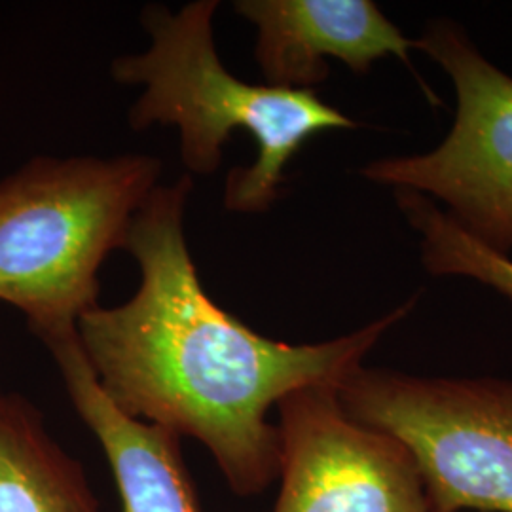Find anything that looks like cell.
<instances>
[{"label": "cell", "instance_id": "cell-6", "mask_svg": "<svg viewBox=\"0 0 512 512\" xmlns=\"http://www.w3.org/2000/svg\"><path fill=\"white\" fill-rule=\"evenodd\" d=\"M275 408L274 512H440L408 446L351 420L338 387H304Z\"/></svg>", "mask_w": 512, "mask_h": 512}, {"label": "cell", "instance_id": "cell-9", "mask_svg": "<svg viewBox=\"0 0 512 512\" xmlns=\"http://www.w3.org/2000/svg\"><path fill=\"white\" fill-rule=\"evenodd\" d=\"M0 512H101L86 471L42 412L0 385Z\"/></svg>", "mask_w": 512, "mask_h": 512}, {"label": "cell", "instance_id": "cell-5", "mask_svg": "<svg viewBox=\"0 0 512 512\" xmlns=\"http://www.w3.org/2000/svg\"><path fill=\"white\" fill-rule=\"evenodd\" d=\"M418 50L450 76L458 109L439 147L366 164L361 175L391 190H414L501 255L512 251V76L490 63L452 19L429 21Z\"/></svg>", "mask_w": 512, "mask_h": 512}, {"label": "cell", "instance_id": "cell-2", "mask_svg": "<svg viewBox=\"0 0 512 512\" xmlns=\"http://www.w3.org/2000/svg\"><path fill=\"white\" fill-rule=\"evenodd\" d=\"M219 0H194L171 12L143 8L150 46L116 57L110 76L141 86L129 109L133 131L173 126L181 137L188 175H215L234 131H247L258 147L255 164L236 167L224 184L232 213H264L279 198L285 169L313 135L359 129V122L323 101L315 90H291L245 82L230 73L215 48L213 18Z\"/></svg>", "mask_w": 512, "mask_h": 512}, {"label": "cell", "instance_id": "cell-8", "mask_svg": "<svg viewBox=\"0 0 512 512\" xmlns=\"http://www.w3.org/2000/svg\"><path fill=\"white\" fill-rule=\"evenodd\" d=\"M40 342L59 368L74 410L107 456L122 512H202L184 463L181 437L131 418L110 401L82 351L76 329Z\"/></svg>", "mask_w": 512, "mask_h": 512}, {"label": "cell", "instance_id": "cell-7", "mask_svg": "<svg viewBox=\"0 0 512 512\" xmlns=\"http://www.w3.org/2000/svg\"><path fill=\"white\" fill-rule=\"evenodd\" d=\"M234 10L256 27L255 59L270 86L315 90L329 78L327 57L366 74L378 59L395 55L427 101L442 105L414 69L416 38L404 37L372 0H239Z\"/></svg>", "mask_w": 512, "mask_h": 512}, {"label": "cell", "instance_id": "cell-3", "mask_svg": "<svg viewBox=\"0 0 512 512\" xmlns=\"http://www.w3.org/2000/svg\"><path fill=\"white\" fill-rule=\"evenodd\" d=\"M156 156H37L0 181V302L44 340L99 306V272L160 184Z\"/></svg>", "mask_w": 512, "mask_h": 512}, {"label": "cell", "instance_id": "cell-1", "mask_svg": "<svg viewBox=\"0 0 512 512\" xmlns=\"http://www.w3.org/2000/svg\"><path fill=\"white\" fill-rule=\"evenodd\" d=\"M192 188L190 175L154 188L124 245L139 264V289L120 306L84 313L76 334L112 403L131 418L198 440L230 490L255 497L279 476L270 410L298 389L342 384L412 313L420 294L334 340L266 338L203 289L184 236Z\"/></svg>", "mask_w": 512, "mask_h": 512}, {"label": "cell", "instance_id": "cell-10", "mask_svg": "<svg viewBox=\"0 0 512 512\" xmlns=\"http://www.w3.org/2000/svg\"><path fill=\"white\" fill-rule=\"evenodd\" d=\"M408 224L420 234L421 262L433 275H461L512 300V260L463 230L439 203L414 190H393Z\"/></svg>", "mask_w": 512, "mask_h": 512}, {"label": "cell", "instance_id": "cell-4", "mask_svg": "<svg viewBox=\"0 0 512 512\" xmlns=\"http://www.w3.org/2000/svg\"><path fill=\"white\" fill-rule=\"evenodd\" d=\"M351 420L403 440L440 512H512V382L359 366L338 385Z\"/></svg>", "mask_w": 512, "mask_h": 512}]
</instances>
